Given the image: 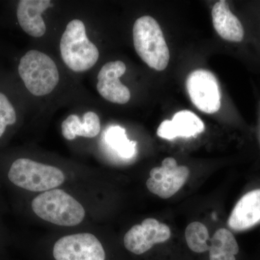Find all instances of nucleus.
<instances>
[{
    "label": "nucleus",
    "instance_id": "nucleus-1",
    "mask_svg": "<svg viewBox=\"0 0 260 260\" xmlns=\"http://www.w3.org/2000/svg\"><path fill=\"white\" fill-rule=\"evenodd\" d=\"M133 42L137 54L150 68H167L170 53L158 22L149 15L138 18L133 26Z\"/></svg>",
    "mask_w": 260,
    "mask_h": 260
},
{
    "label": "nucleus",
    "instance_id": "nucleus-2",
    "mask_svg": "<svg viewBox=\"0 0 260 260\" xmlns=\"http://www.w3.org/2000/svg\"><path fill=\"white\" fill-rule=\"evenodd\" d=\"M32 209L39 218L62 226H75L83 221L85 211L71 195L61 189H51L38 195Z\"/></svg>",
    "mask_w": 260,
    "mask_h": 260
},
{
    "label": "nucleus",
    "instance_id": "nucleus-3",
    "mask_svg": "<svg viewBox=\"0 0 260 260\" xmlns=\"http://www.w3.org/2000/svg\"><path fill=\"white\" fill-rule=\"evenodd\" d=\"M60 52L64 64L76 73L90 70L99 58V49L87 37L83 22L78 19L67 25L60 41Z\"/></svg>",
    "mask_w": 260,
    "mask_h": 260
},
{
    "label": "nucleus",
    "instance_id": "nucleus-4",
    "mask_svg": "<svg viewBox=\"0 0 260 260\" xmlns=\"http://www.w3.org/2000/svg\"><path fill=\"white\" fill-rule=\"evenodd\" d=\"M18 73L28 91L36 96L48 95L59 83L55 62L47 54L34 49L21 58Z\"/></svg>",
    "mask_w": 260,
    "mask_h": 260
},
{
    "label": "nucleus",
    "instance_id": "nucleus-5",
    "mask_svg": "<svg viewBox=\"0 0 260 260\" xmlns=\"http://www.w3.org/2000/svg\"><path fill=\"white\" fill-rule=\"evenodd\" d=\"M8 178L15 185L31 191L51 190L64 181V174L60 169L28 158L13 162Z\"/></svg>",
    "mask_w": 260,
    "mask_h": 260
},
{
    "label": "nucleus",
    "instance_id": "nucleus-6",
    "mask_svg": "<svg viewBox=\"0 0 260 260\" xmlns=\"http://www.w3.org/2000/svg\"><path fill=\"white\" fill-rule=\"evenodd\" d=\"M191 102L202 112L213 114L221 106V93L216 77L209 71L199 69L191 72L186 82Z\"/></svg>",
    "mask_w": 260,
    "mask_h": 260
},
{
    "label": "nucleus",
    "instance_id": "nucleus-7",
    "mask_svg": "<svg viewBox=\"0 0 260 260\" xmlns=\"http://www.w3.org/2000/svg\"><path fill=\"white\" fill-rule=\"evenodd\" d=\"M56 260H105L102 243L91 234H78L61 238L54 244Z\"/></svg>",
    "mask_w": 260,
    "mask_h": 260
},
{
    "label": "nucleus",
    "instance_id": "nucleus-8",
    "mask_svg": "<svg viewBox=\"0 0 260 260\" xmlns=\"http://www.w3.org/2000/svg\"><path fill=\"white\" fill-rule=\"evenodd\" d=\"M189 175V169L178 166L175 159L167 158L160 167L153 168L147 180L148 190L162 199L170 198L184 186Z\"/></svg>",
    "mask_w": 260,
    "mask_h": 260
},
{
    "label": "nucleus",
    "instance_id": "nucleus-9",
    "mask_svg": "<svg viewBox=\"0 0 260 260\" xmlns=\"http://www.w3.org/2000/svg\"><path fill=\"white\" fill-rule=\"evenodd\" d=\"M171 237V230L166 224L154 218H146L140 225H135L124 238L126 249L133 254H144L155 244L164 243Z\"/></svg>",
    "mask_w": 260,
    "mask_h": 260
},
{
    "label": "nucleus",
    "instance_id": "nucleus-10",
    "mask_svg": "<svg viewBox=\"0 0 260 260\" xmlns=\"http://www.w3.org/2000/svg\"><path fill=\"white\" fill-rule=\"evenodd\" d=\"M126 70V65L123 61H114L104 64L99 71L98 92L108 102L118 104H125L129 102L131 98L129 88L119 80Z\"/></svg>",
    "mask_w": 260,
    "mask_h": 260
},
{
    "label": "nucleus",
    "instance_id": "nucleus-11",
    "mask_svg": "<svg viewBox=\"0 0 260 260\" xmlns=\"http://www.w3.org/2000/svg\"><path fill=\"white\" fill-rule=\"evenodd\" d=\"M52 6L50 0H21L19 2L17 18L21 28L30 37H43L47 27L42 15Z\"/></svg>",
    "mask_w": 260,
    "mask_h": 260
},
{
    "label": "nucleus",
    "instance_id": "nucleus-12",
    "mask_svg": "<svg viewBox=\"0 0 260 260\" xmlns=\"http://www.w3.org/2000/svg\"><path fill=\"white\" fill-rule=\"evenodd\" d=\"M204 129V123L196 114L183 110L176 113L172 120L162 121L157 130V135L164 139L172 140L177 137H194Z\"/></svg>",
    "mask_w": 260,
    "mask_h": 260
},
{
    "label": "nucleus",
    "instance_id": "nucleus-13",
    "mask_svg": "<svg viewBox=\"0 0 260 260\" xmlns=\"http://www.w3.org/2000/svg\"><path fill=\"white\" fill-rule=\"evenodd\" d=\"M260 222V189L246 193L234 207L229 225L235 231L250 229Z\"/></svg>",
    "mask_w": 260,
    "mask_h": 260
},
{
    "label": "nucleus",
    "instance_id": "nucleus-14",
    "mask_svg": "<svg viewBox=\"0 0 260 260\" xmlns=\"http://www.w3.org/2000/svg\"><path fill=\"white\" fill-rule=\"evenodd\" d=\"M214 28L222 39L229 42H241L244 30L240 20L233 14L225 1L215 3L212 10Z\"/></svg>",
    "mask_w": 260,
    "mask_h": 260
},
{
    "label": "nucleus",
    "instance_id": "nucleus-15",
    "mask_svg": "<svg viewBox=\"0 0 260 260\" xmlns=\"http://www.w3.org/2000/svg\"><path fill=\"white\" fill-rule=\"evenodd\" d=\"M101 131V121L99 116L93 112L85 113L83 121L76 114H71L61 124V133L65 139L73 140L78 136L93 138Z\"/></svg>",
    "mask_w": 260,
    "mask_h": 260
},
{
    "label": "nucleus",
    "instance_id": "nucleus-16",
    "mask_svg": "<svg viewBox=\"0 0 260 260\" xmlns=\"http://www.w3.org/2000/svg\"><path fill=\"white\" fill-rule=\"evenodd\" d=\"M239 251L237 239L228 229H218L210 240V260H237Z\"/></svg>",
    "mask_w": 260,
    "mask_h": 260
},
{
    "label": "nucleus",
    "instance_id": "nucleus-17",
    "mask_svg": "<svg viewBox=\"0 0 260 260\" xmlns=\"http://www.w3.org/2000/svg\"><path fill=\"white\" fill-rule=\"evenodd\" d=\"M105 141L121 158L127 159L134 156L136 151V142L128 139L125 129L121 126H110L106 131Z\"/></svg>",
    "mask_w": 260,
    "mask_h": 260
},
{
    "label": "nucleus",
    "instance_id": "nucleus-18",
    "mask_svg": "<svg viewBox=\"0 0 260 260\" xmlns=\"http://www.w3.org/2000/svg\"><path fill=\"white\" fill-rule=\"evenodd\" d=\"M185 238L188 246L194 252L203 253L209 250V233L204 224L200 222L189 224L186 229Z\"/></svg>",
    "mask_w": 260,
    "mask_h": 260
},
{
    "label": "nucleus",
    "instance_id": "nucleus-19",
    "mask_svg": "<svg viewBox=\"0 0 260 260\" xmlns=\"http://www.w3.org/2000/svg\"><path fill=\"white\" fill-rule=\"evenodd\" d=\"M17 120L16 112L5 94L0 93V138L4 134L7 126L13 125Z\"/></svg>",
    "mask_w": 260,
    "mask_h": 260
}]
</instances>
